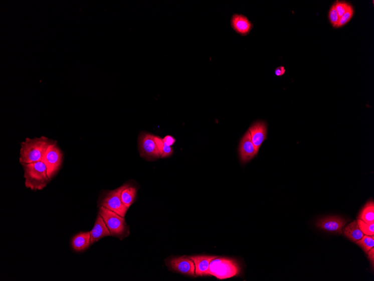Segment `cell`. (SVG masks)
Masks as SVG:
<instances>
[{"label":"cell","instance_id":"16","mask_svg":"<svg viewBox=\"0 0 374 281\" xmlns=\"http://www.w3.org/2000/svg\"><path fill=\"white\" fill-rule=\"evenodd\" d=\"M344 235L350 240L356 242L361 240L365 235L359 228L357 221H354L345 227L343 230Z\"/></svg>","mask_w":374,"mask_h":281},{"label":"cell","instance_id":"24","mask_svg":"<svg viewBox=\"0 0 374 281\" xmlns=\"http://www.w3.org/2000/svg\"><path fill=\"white\" fill-rule=\"evenodd\" d=\"M172 154H173V150H172L171 147L167 146L165 144H164V147H163L162 153L160 157V158H166V157H168L171 156Z\"/></svg>","mask_w":374,"mask_h":281},{"label":"cell","instance_id":"17","mask_svg":"<svg viewBox=\"0 0 374 281\" xmlns=\"http://www.w3.org/2000/svg\"><path fill=\"white\" fill-rule=\"evenodd\" d=\"M137 194V189L135 187L127 185L121 193L122 203L128 209L135 202Z\"/></svg>","mask_w":374,"mask_h":281},{"label":"cell","instance_id":"5","mask_svg":"<svg viewBox=\"0 0 374 281\" xmlns=\"http://www.w3.org/2000/svg\"><path fill=\"white\" fill-rule=\"evenodd\" d=\"M127 184H124L112 191L105 192L100 200L99 205L106 208L122 217H125L128 208L124 206L121 199V193Z\"/></svg>","mask_w":374,"mask_h":281},{"label":"cell","instance_id":"23","mask_svg":"<svg viewBox=\"0 0 374 281\" xmlns=\"http://www.w3.org/2000/svg\"><path fill=\"white\" fill-rule=\"evenodd\" d=\"M334 5L339 18L341 17L346 12L349 6V4L346 2H337Z\"/></svg>","mask_w":374,"mask_h":281},{"label":"cell","instance_id":"13","mask_svg":"<svg viewBox=\"0 0 374 281\" xmlns=\"http://www.w3.org/2000/svg\"><path fill=\"white\" fill-rule=\"evenodd\" d=\"M90 232L91 244H94L103 237L111 236V233L108 230L106 224L99 214H98L93 229Z\"/></svg>","mask_w":374,"mask_h":281},{"label":"cell","instance_id":"8","mask_svg":"<svg viewBox=\"0 0 374 281\" xmlns=\"http://www.w3.org/2000/svg\"><path fill=\"white\" fill-rule=\"evenodd\" d=\"M166 264L172 271L191 277H196L194 262L189 256L172 258L167 261Z\"/></svg>","mask_w":374,"mask_h":281},{"label":"cell","instance_id":"26","mask_svg":"<svg viewBox=\"0 0 374 281\" xmlns=\"http://www.w3.org/2000/svg\"><path fill=\"white\" fill-rule=\"evenodd\" d=\"M163 142L167 146H171L174 145L176 140L173 136L167 135L162 139Z\"/></svg>","mask_w":374,"mask_h":281},{"label":"cell","instance_id":"12","mask_svg":"<svg viewBox=\"0 0 374 281\" xmlns=\"http://www.w3.org/2000/svg\"><path fill=\"white\" fill-rule=\"evenodd\" d=\"M189 257L194 262L196 276L203 277V276H209V270L211 261L217 256L196 255Z\"/></svg>","mask_w":374,"mask_h":281},{"label":"cell","instance_id":"7","mask_svg":"<svg viewBox=\"0 0 374 281\" xmlns=\"http://www.w3.org/2000/svg\"><path fill=\"white\" fill-rule=\"evenodd\" d=\"M139 148L141 157L147 160L160 158L156 144L155 136L148 133H142L139 138Z\"/></svg>","mask_w":374,"mask_h":281},{"label":"cell","instance_id":"19","mask_svg":"<svg viewBox=\"0 0 374 281\" xmlns=\"http://www.w3.org/2000/svg\"><path fill=\"white\" fill-rule=\"evenodd\" d=\"M356 244L367 253L374 246V235H364L361 240L357 241Z\"/></svg>","mask_w":374,"mask_h":281},{"label":"cell","instance_id":"2","mask_svg":"<svg viewBox=\"0 0 374 281\" xmlns=\"http://www.w3.org/2000/svg\"><path fill=\"white\" fill-rule=\"evenodd\" d=\"M22 166L25 171L24 177L26 188L37 191L45 188L50 183L51 179L48 175L47 167L42 161Z\"/></svg>","mask_w":374,"mask_h":281},{"label":"cell","instance_id":"10","mask_svg":"<svg viewBox=\"0 0 374 281\" xmlns=\"http://www.w3.org/2000/svg\"><path fill=\"white\" fill-rule=\"evenodd\" d=\"M346 221L339 217H329L320 219L316 223V226L325 231L342 233L343 228Z\"/></svg>","mask_w":374,"mask_h":281},{"label":"cell","instance_id":"4","mask_svg":"<svg viewBox=\"0 0 374 281\" xmlns=\"http://www.w3.org/2000/svg\"><path fill=\"white\" fill-rule=\"evenodd\" d=\"M99 214L106 224L111 236L122 239L128 235V227L124 217L103 206L100 207Z\"/></svg>","mask_w":374,"mask_h":281},{"label":"cell","instance_id":"18","mask_svg":"<svg viewBox=\"0 0 374 281\" xmlns=\"http://www.w3.org/2000/svg\"><path fill=\"white\" fill-rule=\"evenodd\" d=\"M358 219L362 221L370 223L374 222V203L373 201H369L362 209Z\"/></svg>","mask_w":374,"mask_h":281},{"label":"cell","instance_id":"15","mask_svg":"<svg viewBox=\"0 0 374 281\" xmlns=\"http://www.w3.org/2000/svg\"><path fill=\"white\" fill-rule=\"evenodd\" d=\"M90 232H80L72 239L71 245L76 252L83 251L87 249L91 245Z\"/></svg>","mask_w":374,"mask_h":281},{"label":"cell","instance_id":"20","mask_svg":"<svg viewBox=\"0 0 374 281\" xmlns=\"http://www.w3.org/2000/svg\"><path fill=\"white\" fill-rule=\"evenodd\" d=\"M357 223L363 234L368 236L374 235V222L367 223L358 219Z\"/></svg>","mask_w":374,"mask_h":281},{"label":"cell","instance_id":"11","mask_svg":"<svg viewBox=\"0 0 374 281\" xmlns=\"http://www.w3.org/2000/svg\"><path fill=\"white\" fill-rule=\"evenodd\" d=\"M251 140L256 148L257 154L259 150L267 137V128L266 123L263 121H258L249 128Z\"/></svg>","mask_w":374,"mask_h":281},{"label":"cell","instance_id":"14","mask_svg":"<svg viewBox=\"0 0 374 281\" xmlns=\"http://www.w3.org/2000/svg\"><path fill=\"white\" fill-rule=\"evenodd\" d=\"M232 27L239 34L245 36L251 31L252 25L245 16L234 14L232 20Z\"/></svg>","mask_w":374,"mask_h":281},{"label":"cell","instance_id":"28","mask_svg":"<svg viewBox=\"0 0 374 281\" xmlns=\"http://www.w3.org/2000/svg\"><path fill=\"white\" fill-rule=\"evenodd\" d=\"M368 258L372 262V264L374 261V248H372L370 251H368L367 253Z\"/></svg>","mask_w":374,"mask_h":281},{"label":"cell","instance_id":"3","mask_svg":"<svg viewBox=\"0 0 374 281\" xmlns=\"http://www.w3.org/2000/svg\"><path fill=\"white\" fill-rule=\"evenodd\" d=\"M240 272L241 268L237 260L225 257H216L210 264L209 276L225 279L238 275Z\"/></svg>","mask_w":374,"mask_h":281},{"label":"cell","instance_id":"21","mask_svg":"<svg viewBox=\"0 0 374 281\" xmlns=\"http://www.w3.org/2000/svg\"><path fill=\"white\" fill-rule=\"evenodd\" d=\"M353 9L351 6H349L347 11L343 15L339 18V21L337 26V28L341 27L351 20V19L353 15Z\"/></svg>","mask_w":374,"mask_h":281},{"label":"cell","instance_id":"22","mask_svg":"<svg viewBox=\"0 0 374 281\" xmlns=\"http://www.w3.org/2000/svg\"><path fill=\"white\" fill-rule=\"evenodd\" d=\"M339 17L338 16V14L335 10L334 5L331 8H330L329 13V19L330 23H331L333 27L335 28H337V26L338 25L339 21Z\"/></svg>","mask_w":374,"mask_h":281},{"label":"cell","instance_id":"25","mask_svg":"<svg viewBox=\"0 0 374 281\" xmlns=\"http://www.w3.org/2000/svg\"><path fill=\"white\" fill-rule=\"evenodd\" d=\"M155 139L158 150H159V154L161 157L162 153L163 147H164V143L163 142L162 139H161L159 136H155Z\"/></svg>","mask_w":374,"mask_h":281},{"label":"cell","instance_id":"27","mask_svg":"<svg viewBox=\"0 0 374 281\" xmlns=\"http://www.w3.org/2000/svg\"><path fill=\"white\" fill-rule=\"evenodd\" d=\"M285 71L286 70L284 67H283V66H280V67L277 68L275 70V74L277 76H282L285 74Z\"/></svg>","mask_w":374,"mask_h":281},{"label":"cell","instance_id":"9","mask_svg":"<svg viewBox=\"0 0 374 281\" xmlns=\"http://www.w3.org/2000/svg\"><path fill=\"white\" fill-rule=\"evenodd\" d=\"M239 152L240 159L243 164L251 161L258 154L249 131L243 136L240 142Z\"/></svg>","mask_w":374,"mask_h":281},{"label":"cell","instance_id":"6","mask_svg":"<svg viewBox=\"0 0 374 281\" xmlns=\"http://www.w3.org/2000/svg\"><path fill=\"white\" fill-rule=\"evenodd\" d=\"M62 153L57 146V142L48 148L42 160L47 168L48 175L51 180L58 172L62 163Z\"/></svg>","mask_w":374,"mask_h":281},{"label":"cell","instance_id":"1","mask_svg":"<svg viewBox=\"0 0 374 281\" xmlns=\"http://www.w3.org/2000/svg\"><path fill=\"white\" fill-rule=\"evenodd\" d=\"M55 142L43 136L33 139L27 138L21 144L20 163L22 165L41 161L48 148Z\"/></svg>","mask_w":374,"mask_h":281}]
</instances>
